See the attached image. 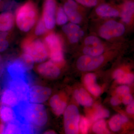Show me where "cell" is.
Segmentation results:
<instances>
[{
    "mask_svg": "<svg viewBox=\"0 0 134 134\" xmlns=\"http://www.w3.org/2000/svg\"><path fill=\"white\" fill-rule=\"evenodd\" d=\"M89 32L95 34L104 41L111 43L128 41L129 34L125 25L117 19L90 20L88 25Z\"/></svg>",
    "mask_w": 134,
    "mask_h": 134,
    "instance_id": "cell-1",
    "label": "cell"
},
{
    "mask_svg": "<svg viewBox=\"0 0 134 134\" xmlns=\"http://www.w3.org/2000/svg\"><path fill=\"white\" fill-rule=\"evenodd\" d=\"M13 108L17 119L22 122L39 127L47 122V114L43 105L31 103L28 100L20 101Z\"/></svg>",
    "mask_w": 134,
    "mask_h": 134,
    "instance_id": "cell-2",
    "label": "cell"
},
{
    "mask_svg": "<svg viewBox=\"0 0 134 134\" xmlns=\"http://www.w3.org/2000/svg\"><path fill=\"white\" fill-rule=\"evenodd\" d=\"M15 21L18 29L26 32L35 25L38 17L36 3L29 0L17 8L15 15Z\"/></svg>",
    "mask_w": 134,
    "mask_h": 134,
    "instance_id": "cell-3",
    "label": "cell"
},
{
    "mask_svg": "<svg viewBox=\"0 0 134 134\" xmlns=\"http://www.w3.org/2000/svg\"><path fill=\"white\" fill-rule=\"evenodd\" d=\"M125 50V48L113 49L97 56L82 54L77 60V68L82 72L95 70L102 66Z\"/></svg>",
    "mask_w": 134,
    "mask_h": 134,
    "instance_id": "cell-4",
    "label": "cell"
},
{
    "mask_svg": "<svg viewBox=\"0 0 134 134\" xmlns=\"http://www.w3.org/2000/svg\"><path fill=\"white\" fill-rule=\"evenodd\" d=\"M62 6L70 22L82 26H88L90 9L80 5L74 0H63Z\"/></svg>",
    "mask_w": 134,
    "mask_h": 134,
    "instance_id": "cell-5",
    "label": "cell"
},
{
    "mask_svg": "<svg viewBox=\"0 0 134 134\" xmlns=\"http://www.w3.org/2000/svg\"><path fill=\"white\" fill-rule=\"evenodd\" d=\"M22 47L24 53L30 55L34 62H43L48 56L45 44L38 39L26 38L23 42Z\"/></svg>",
    "mask_w": 134,
    "mask_h": 134,
    "instance_id": "cell-6",
    "label": "cell"
},
{
    "mask_svg": "<svg viewBox=\"0 0 134 134\" xmlns=\"http://www.w3.org/2000/svg\"><path fill=\"white\" fill-rule=\"evenodd\" d=\"M120 13V4L106 1L92 9L89 13V21L119 18Z\"/></svg>",
    "mask_w": 134,
    "mask_h": 134,
    "instance_id": "cell-7",
    "label": "cell"
},
{
    "mask_svg": "<svg viewBox=\"0 0 134 134\" xmlns=\"http://www.w3.org/2000/svg\"><path fill=\"white\" fill-rule=\"evenodd\" d=\"M44 42L51 60L57 65L62 63L64 61V57L63 43L61 37L56 33L51 32L46 36Z\"/></svg>",
    "mask_w": 134,
    "mask_h": 134,
    "instance_id": "cell-8",
    "label": "cell"
},
{
    "mask_svg": "<svg viewBox=\"0 0 134 134\" xmlns=\"http://www.w3.org/2000/svg\"><path fill=\"white\" fill-rule=\"evenodd\" d=\"M80 117L78 108L74 105H70L64 112V123L65 133L77 134L79 131Z\"/></svg>",
    "mask_w": 134,
    "mask_h": 134,
    "instance_id": "cell-9",
    "label": "cell"
},
{
    "mask_svg": "<svg viewBox=\"0 0 134 134\" xmlns=\"http://www.w3.org/2000/svg\"><path fill=\"white\" fill-rule=\"evenodd\" d=\"M120 5L119 20L125 25L129 33L134 32V0H126Z\"/></svg>",
    "mask_w": 134,
    "mask_h": 134,
    "instance_id": "cell-10",
    "label": "cell"
},
{
    "mask_svg": "<svg viewBox=\"0 0 134 134\" xmlns=\"http://www.w3.org/2000/svg\"><path fill=\"white\" fill-rule=\"evenodd\" d=\"M58 6L55 0H45L42 18L48 30H52L56 25L55 15Z\"/></svg>",
    "mask_w": 134,
    "mask_h": 134,
    "instance_id": "cell-11",
    "label": "cell"
},
{
    "mask_svg": "<svg viewBox=\"0 0 134 134\" xmlns=\"http://www.w3.org/2000/svg\"><path fill=\"white\" fill-rule=\"evenodd\" d=\"M5 125L3 134H32L34 133L33 125L15 119Z\"/></svg>",
    "mask_w": 134,
    "mask_h": 134,
    "instance_id": "cell-12",
    "label": "cell"
},
{
    "mask_svg": "<svg viewBox=\"0 0 134 134\" xmlns=\"http://www.w3.org/2000/svg\"><path fill=\"white\" fill-rule=\"evenodd\" d=\"M7 70L12 79L23 80L30 84L28 71L18 58L9 63Z\"/></svg>",
    "mask_w": 134,
    "mask_h": 134,
    "instance_id": "cell-13",
    "label": "cell"
},
{
    "mask_svg": "<svg viewBox=\"0 0 134 134\" xmlns=\"http://www.w3.org/2000/svg\"><path fill=\"white\" fill-rule=\"evenodd\" d=\"M52 91L49 88L35 85L30 88L28 101L35 104L43 103L48 99Z\"/></svg>",
    "mask_w": 134,
    "mask_h": 134,
    "instance_id": "cell-14",
    "label": "cell"
},
{
    "mask_svg": "<svg viewBox=\"0 0 134 134\" xmlns=\"http://www.w3.org/2000/svg\"><path fill=\"white\" fill-rule=\"evenodd\" d=\"M8 87L14 92L20 101H28L30 88L28 83L23 80L12 79L9 82Z\"/></svg>",
    "mask_w": 134,
    "mask_h": 134,
    "instance_id": "cell-15",
    "label": "cell"
},
{
    "mask_svg": "<svg viewBox=\"0 0 134 134\" xmlns=\"http://www.w3.org/2000/svg\"><path fill=\"white\" fill-rule=\"evenodd\" d=\"M37 70L43 76L50 79L57 78L60 74V70L57 64L51 61L41 63L38 66Z\"/></svg>",
    "mask_w": 134,
    "mask_h": 134,
    "instance_id": "cell-16",
    "label": "cell"
},
{
    "mask_svg": "<svg viewBox=\"0 0 134 134\" xmlns=\"http://www.w3.org/2000/svg\"><path fill=\"white\" fill-rule=\"evenodd\" d=\"M114 79L117 83L121 85H131L134 83V74L128 72L125 66L118 68L113 74Z\"/></svg>",
    "mask_w": 134,
    "mask_h": 134,
    "instance_id": "cell-17",
    "label": "cell"
},
{
    "mask_svg": "<svg viewBox=\"0 0 134 134\" xmlns=\"http://www.w3.org/2000/svg\"><path fill=\"white\" fill-rule=\"evenodd\" d=\"M84 83L89 92L95 97H98L101 93V88L97 83V77L93 73H88L83 79Z\"/></svg>",
    "mask_w": 134,
    "mask_h": 134,
    "instance_id": "cell-18",
    "label": "cell"
},
{
    "mask_svg": "<svg viewBox=\"0 0 134 134\" xmlns=\"http://www.w3.org/2000/svg\"><path fill=\"white\" fill-rule=\"evenodd\" d=\"M15 16L10 11H5L0 14V31L8 32L14 25Z\"/></svg>",
    "mask_w": 134,
    "mask_h": 134,
    "instance_id": "cell-19",
    "label": "cell"
},
{
    "mask_svg": "<svg viewBox=\"0 0 134 134\" xmlns=\"http://www.w3.org/2000/svg\"><path fill=\"white\" fill-rule=\"evenodd\" d=\"M0 101L2 104L13 108L17 105L20 100L14 92L8 88L3 92L0 97Z\"/></svg>",
    "mask_w": 134,
    "mask_h": 134,
    "instance_id": "cell-20",
    "label": "cell"
},
{
    "mask_svg": "<svg viewBox=\"0 0 134 134\" xmlns=\"http://www.w3.org/2000/svg\"><path fill=\"white\" fill-rule=\"evenodd\" d=\"M74 97L77 102L80 105L90 107L93 104L92 98L83 88L75 90L74 92Z\"/></svg>",
    "mask_w": 134,
    "mask_h": 134,
    "instance_id": "cell-21",
    "label": "cell"
},
{
    "mask_svg": "<svg viewBox=\"0 0 134 134\" xmlns=\"http://www.w3.org/2000/svg\"><path fill=\"white\" fill-rule=\"evenodd\" d=\"M50 104L54 113L57 115H62L67 108L66 102L58 95H54L50 98Z\"/></svg>",
    "mask_w": 134,
    "mask_h": 134,
    "instance_id": "cell-22",
    "label": "cell"
},
{
    "mask_svg": "<svg viewBox=\"0 0 134 134\" xmlns=\"http://www.w3.org/2000/svg\"><path fill=\"white\" fill-rule=\"evenodd\" d=\"M129 121V119L126 115L118 114L113 116L109 121L110 129L114 132H117L121 129L122 126Z\"/></svg>",
    "mask_w": 134,
    "mask_h": 134,
    "instance_id": "cell-23",
    "label": "cell"
},
{
    "mask_svg": "<svg viewBox=\"0 0 134 134\" xmlns=\"http://www.w3.org/2000/svg\"><path fill=\"white\" fill-rule=\"evenodd\" d=\"M88 26H83L79 30L66 36L68 43L71 44H80L82 40L88 34Z\"/></svg>",
    "mask_w": 134,
    "mask_h": 134,
    "instance_id": "cell-24",
    "label": "cell"
},
{
    "mask_svg": "<svg viewBox=\"0 0 134 134\" xmlns=\"http://www.w3.org/2000/svg\"><path fill=\"white\" fill-rule=\"evenodd\" d=\"M0 119L3 122L8 123L16 119L13 108L4 105L0 106Z\"/></svg>",
    "mask_w": 134,
    "mask_h": 134,
    "instance_id": "cell-25",
    "label": "cell"
},
{
    "mask_svg": "<svg viewBox=\"0 0 134 134\" xmlns=\"http://www.w3.org/2000/svg\"><path fill=\"white\" fill-rule=\"evenodd\" d=\"M68 18L65 12L62 5L58 6L55 15L56 24L63 26L68 23Z\"/></svg>",
    "mask_w": 134,
    "mask_h": 134,
    "instance_id": "cell-26",
    "label": "cell"
},
{
    "mask_svg": "<svg viewBox=\"0 0 134 134\" xmlns=\"http://www.w3.org/2000/svg\"><path fill=\"white\" fill-rule=\"evenodd\" d=\"M110 112L107 109L103 108L100 105L96 107V111L92 115V120L93 122L105 118H108L110 116Z\"/></svg>",
    "mask_w": 134,
    "mask_h": 134,
    "instance_id": "cell-27",
    "label": "cell"
},
{
    "mask_svg": "<svg viewBox=\"0 0 134 134\" xmlns=\"http://www.w3.org/2000/svg\"><path fill=\"white\" fill-rule=\"evenodd\" d=\"M92 131L97 134L110 133L107 128L106 123L104 119L96 121L92 127Z\"/></svg>",
    "mask_w": 134,
    "mask_h": 134,
    "instance_id": "cell-28",
    "label": "cell"
},
{
    "mask_svg": "<svg viewBox=\"0 0 134 134\" xmlns=\"http://www.w3.org/2000/svg\"><path fill=\"white\" fill-rule=\"evenodd\" d=\"M82 27L79 25L69 22L62 26V30L63 33L66 36L79 30Z\"/></svg>",
    "mask_w": 134,
    "mask_h": 134,
    "instance_id": "cell-29",
    "label": "cell"
},
{
    "mask_svg": "<svg viewBox=\"0 0 134 134\" xmlns=\"http://www.w3.org/2000/svg\"><path fill=\"white\" fill-rule=\"evenodd\" d=\"M80 5L90 9H93L98 5L106 2V0H74Z\"/></svg>",
    "mask_w": 134,
    "mask_h": 134,
    "instance_id": "cell-30",
    "label": "cell"
},
{
    "mask_svg": "<svg viewBox=\"0 0 134 134\" xmlns=\"http://www.w3.org/2000/svg\"><path fill=\"white\" fill-rule=\"evenodd\" d=\"M18 59L22 63L27 71L32 69L34 61L30 55L24 53V54L18 58Z\"/></svg>",
    "mask_w": 134,
    "mask_h": 134,
    "instance_id": "cell-31",
    "label": "cell"
},
{
    "mask_svg": "<svg viewBox=\"0 0 134 134\" xmlns=\"http://www.w3.org/2000/svg\"><path fill=\"white\" fill-rule=\"evenodd\" d=\"M8 32L0 31V52H4L9 46L8 40Z\"/></svg>",
    "mask_w": 134,
    "mask_h": 134,
    "instance_id": "cell-32",
    "label": "cell"
},
{
    "mask_svg": "<svg viewBox=\"0 0 134 134\" xmlns=\"http://www.w3.org/2000/svg\"><path fill=\"white\" fill-rule=\"evenodd\" d=\"M48 30L42 18H40L37 23L34 33L37 36H40L45 34Z\"/></svg>",
    "mask_w": 134,
    "mask_h": 134,
    "instance_id": "cell-33",
    "label": "cell"
},
{
    "mask_svg": "<svg viewBox=\"0 0 134 134\" xmlns=\"http://www.w3.org/2000/svg\"><path fill=\"white\" fill-rule=\"evenodd\" d=\"M90 121L86 117H82L80 119L79 124V130L82 134H86L88 132Z\"/></svg>",
    "mask_w": 134,
    "mask_h": 134,
    "instance_id": "cell-34",
    "label": "cell"
},
{
    "mask_svg": "<svg viewBox=\"0 0 134 134\" xmlns=\"http://www.w3.org/2000/svg\"><path fill=\"white\" fill-rule=\"evenodd\" d=\"M130 87L126 85H122L117 87L116 90L117 95L122 97L125 95L130 93Z\"/></svg>",
    "mask_w": 134,
    "mask_h": 134,
    "instance_id": "cell-35",
    "label": "cell"
},
{
    "mask_svg": "<svg viewBox=\"0 0 134 134\" xmlns=\"http://www.w3.org/2000/svg\"><path fill=\"white\" fill-rule=\"evenodd\" d=\"M133 100V96L131 93H129L122 97L121 101L124 105H128L132 103Z\"/></svg>",
    "mask_w": 134,
    "mask_h": 134,
    "instance_id": "cell-36",
    "label": "cell"
},
{
    "mask_svg": "<svg viewBox=\"0 0 134 134\" xmlns=\"http://www.w3.org/2000/svg\"><path fill=\"white\" fill-rule=\"evenodd\" d=\"M122 102L120 96L116 95L113 96L110 99V103L113 106H116L119 105Z\"/></svg>",
    "mask_w": 134,
    "mask_h": 134,
    "instance_id": "cell-37",
    "label": "cell"
},
{
    "mask_svg": "<svg viewBox=\"0 0 134 134\" xmlns=\"http://www.w3.org/2000/svg\"><path fill=\"white\" fill-rule=\"evenodd\" d=\"M126 111L130 115H134V99L132 103L127 105Z\"/></svg>",
    "mask_w": 134,
    "mask_h": 134,
    "instance_id": "cell-38",
    "label": "cell"
},
{
    "mask_svg": "<svg viewBox=\"0 0 134 134\" xmlns=\"http://www.w3.org/2000/svg\"><path fill=\"white\" fill-rule=\"evenodd\" d=\"M4 71V65L3 63V60L1 55L0 54V77H1Z\"/></svg>",
    "mask_w": 134,
    "mask_h": 134,
    "instance_id": "cell-39",
    "label": "cell"
},
{
    "mask_svg": "<svg viewBox=\"0 0 134 134\" xmlns=\"http://www.w3.org/2000/svg\"><path fill=\"white\" fill-rule=\"evenodd\" d=\"M108 2H110L114 3L117 4H120L124 2L126 0H108Z\"/></svg>",
    "mask_w": 134,
    "mask_h": 134,
    "instance_id": "cell-40",
    "label": "cell"
},
{
    "mask_svg": "<svg viewBox=\"0 0 134 134\" xmlns=\"http://www.w3.org/2000/svg\"><path fill=\"white\" fill-rule=\"evenodd\" d=\"M46 133V134H55V132H54V131H48V132H46V133Z\"/></svg>",
    "mask_w": 134,
    "mask_h": 134,
    "instance_id": "cell-41",
    "label": "cell"
},
{
    "mask_svg": "<svg viewBox=\"0 0 134 134\" xmlns=\"http://www.w3.org/2000/svg\"><path fill=\"white\" fill-rule=\"evenodd\" d=\"M2 0H0V3H1V2Z\"/></svg>",
    "mask_w": 134,
    "mask_h": 134,
    "instance_id": "cell-42",
    "label": "cell"
},
{
    "mask_svg": "<svg viewBox=\"0 0 134 134\" xmlns=\"http://www.w3.org/2000/svg\"><path fill=\"white\" fill-rule=\"evenodd\" d=\"M0 4H1V3H0Z\"/></svg>",
    "mask_w": 134,
    "mask_h": 134,
    "instance_id": "cell-43",
    "label": "cell"
}]
</instances>
